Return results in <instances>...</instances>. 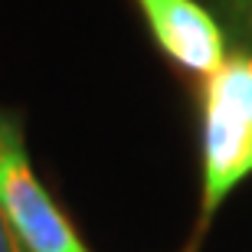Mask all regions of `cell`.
Segmentation results:
<instances>
[{
  "label": "cell",
  "mask_w": 252,
  "mask_h": 252,
  "mask_svg": "<svg viewBox=\"0 0 252 252\" xmlns=\"http://www.w3.org/2000/svg\"><path fill=\"white\" fill-rule=\"evenodd\" d=\"M0 252H27L23 246L17 243V236H13V229L7 226L3 213H0Z\"/></svg>",
  "instance_id": "5b68a950"
},
{
  "label": "cell",
  "mask_w": 252,
  "mask_h": 252,
  "mask_svg": "<svg viewBox=\"0 0 252 252\" xmlns=\"http://www.w3.org/2000/svg\"><path fill=\"white\" fill-rule=\"evenodd\" d=\"M223 13V27H233L243 49L252 53V0H216Z\"/></svg>",
  "instance_id": "277c9868"
},
{
  "label": "cell",
  "mask_w": 252,
  "mask_h": 252,
  "mask_svg": "<svg viewBox=\"0 0 252 252\" xmlns=\"http://www.w3.org/2000/svg\"><path fill=\"white\" fill-rule=\"evenodd\" d=\"M200 160H203V193L200 226L206 233L220 206L243 180L252 177V53L229 49L223 63L203 75L200 89Z\"/></svg>",
  "instance_id": "6da1fadb"
},
{
  "label": "cell",
  "mask_w": 252,
  "mask_h": 252,
  "mask_svg": "<svg viewBox=\"0 0 252 252\" xmlns=\"http://www.w3.org/2000/svg\"><path fill=\"white\" fill-rule=\"evenodd\" d=\"M167 63L190 75H210L229 53L223 23L200 0H134Z\"/></svg>",
  "instance_id": "3957f363"
},
{
  "label": "cell",
  "mask_w": 252,
  "mask_h": 252,
  "mask_svg": "<svg viewBox=\"0 0 252 252\" xmlns=\"http://www.w3.org/2000/svg\"><path fill=\"white\" fill-rule=\"evenodd\" d=\"M0 213L27 252H89L30 164L17 115L0 108Z\"/></svg>",
  "instance_id": "7a4b0ae2"
}]
</instances>
